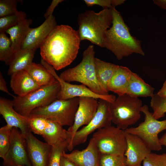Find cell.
Masks as SVG:
<instances>
[{
  "mask_svg": "<svg viewBox=\"0 0 166 166\" xmlns=\"http://www.w3.org/2000/svg\"><path fill=\"white\" fill-rule=\"evenodd\" d=\"M57 26L55 17L53 15L45 19L38 27L30 28L21 49L36 50L40 47L44 40Z\"/></svg>",
  "mask_w": 166,
  "mask_h": 166,
  "instance_id": "cell-16",
  "label": "cell"
},
{
  "mask_svg": "<svg viewBox=\"0 0 166 166\" xmlns=\"http://www.w3.org/2000/svg\"><path fill=\"white\" fill-rule=\"evenodd\" d=\"M25 136L32 166H47L52 146L38 139L30 131Z\"/></svg>",
  "mask_w": 166,
  "mask_h": 166,
  "instance_id": "cell-14",
  "label": "cell"
},
{
  "mask_svg": "<svg viewBox=\"0 0 166 166\" xmlns=\"http://www.w3.org/2000/svg\"><path fill=\"white\" fill-rule=\"evenodd\" d=\"M35 50L21 49L15 52L8 65V75L11 76L16 72L25 70L33 62Z\"/></svg>",
  "mask_w": 166,
  "mask_h": 166,
  "instance_id": "cell-24",
  "label": "cell"
},
{
  "mask_svg": "<svg viewBox=\"0 0 166 166\" xmlns=\"http://www.w3.org/2000/svg\"><path fill=\"white\" fill-rule=\"evenodd\" d=\"M78 105V97L67 100L57 99L49 105L34 109L29 117H42L62 126L70 127L73 124Z\"/></svg>",
  "mask_w": 166,
  "mask_h": 166,
  "instance_id": "cell-7",
  "label": "cell"
},
{
  "mask_svg": "<svg viewBox=\"0 0 166 166\" xmlns=\"http://www.w3.org/2000/svg\"><path fill=\"white\" fill-rule=\"evenodd\" d=\"M141 111L145 115L144 120L136 127L128 128L124 131L127 133L135 135L140 138L149 150L158 151L161 149L158 135L166 130V120L159 121L153 117L148 106H142Z\"/></svg>",
  "mask_w": 166,
  "mask_h": 166,
  "instance_id": "cell-8",
  "label": "cell"
},
{
  "mask_svg": "<svg viewBox=\"0 0 166 166\" xmlns=\"http://www.w3.org/2000/svg\"><path fill=\"white\" fill-rule=\"evenodd\" d=\"M143 166H166V153L158 154L151 152L143 161Z\"/></svg>",
  "mask_w": 166,
  "mask_h": 166,
  "instance_id": "cell-34",
  "label": "cell"
},
{
  "mask_svg": "<svg viewBox=\"0 0 166 166\" xmlns=\"http://www.w3.org/2000/svg\"><path fill=\"white\" fill-rule=\"evenodd\" d=\"M84 2L88 6L94 5L101 6L104 9H111L123 4L125 1L124 0H84Z\"/></svg>",
  "mask_w": 166,
  "mask_h": 166,
  "instance_id": "cell-36",
  "label": "cell"
},
{
  "mask_svg": "<svg viewBox=\"0 0 166 166\" xmlns=\"http://www.w3.org/2000/svg\"><path fill=\"white\" fill-rule=\"evenodd\" d=\"M42 64L59 83L60 89L57 95V99L67 100L77 97H88L103 99L112 103L116 98L115 96L112 94L104 95L96 93L82 84H72L66 82L57 75L55 69L52 65L45 61H43Z\"/></svg>",
  "mask_w": 166,
  "mask_h": 166,
  "instance_id": "cell-10",
  "label": "cell"
},
{
  "mask_svg": "<svg viewBox=\"0 0 166 166\" xmlns=\"http://www.w3.org/2000/svg\"><path fill=\"white\" fill-rule=\"evenodd\" d=\"M110 104V102L105 100L99 99L98 109L94 117L88 124L78 130L75 134L71 151L74 147L85 143L89 135L96 130L111 125Z\"/></svg>",
  "mask_w": 166,
  "mask_h": 166,
  "instance_id": "cell-11",
  "label": "cell"
},
{
  "mask_svg": "<svg viewBox=\"0 0 166 166\" xmlns=\"http://www.w3.org/2000/svg\"><path fill=\"white\" fill-rule=\"evenodd\" d=\"M68 141L52 146L47 166H60L61 156L64 152L68 150Z\"/></svg>",
  "mask_w": 166,
  "mask_h": 166,
  "instance_id": "cell-30",
  "label": "cell"
},
{
  "mask_svg": "<svg viewBox=\"0 0 166 166\" xmlns=\"http://www.w3.org/2000/svg\"><path fill=\"white\" fill-rule=\"evenodd\" d=\"M111 9L105 8L98 13L87 10L78 16L77 32L81 41L87 40L104 47L105 35L112 23Z\"/></svg>",
  "mask_w": 166,
  "mask_h": 166,
  "instance_id": "cell-3",
  "label": "cell"
},
{
  "mask_svg": "<svg viewBox=\"0 0 166 166\" xmlns=\"http://www.w3.org/2000/svg\"><path fill=\"white\" fill-rule=\"evenodd\" d=\"M154 3L160 8L166 10V0H155Z\"/></svg>",
  "mask_w": 166,
  "mask_h": 166,
  "instance_id": "cell-41",
  "label": "cell"
},
{
  "mask_svg": "<svg viewBox=\"0 0 166 166\" xmlns=\"http://www.w3.org/2000/svg\"><path fill=\"white\" fill-rule=\"evenodd\" d=\"M15 52L12 46L10 39L5 33H0V60L8 65Z\"/></svg>",
  "mask_w": 166,
  "mask_h": 166,
  "instance_id": "cell-27",
  "label": "cell"
},
{
  "mask_svg": "<svg viewBox=\"0 0 166 166\" xmlns=\"http://www.w3.org/2000/svg\"><path fill=\"white\" fill-rule=\"evenodd\" d=\"M24 12L18 11L16 13L0 18V33H5L8 29L17 25L26 18Z\"/></svg>",
  "mask_w": 166,
  "mask_h": 166,
  "instance_id": "cell-28",
  "label": "cell"
},
{
  "mask_svg": "<svg viewBox=\"0 0 166 166\" xmlns=\"http://www.w3.org/2000/svg\"><path fill=\"white\" fill-rule=\"evenodd\" d=\"M100 153L92 137L86 148L82 150H75L70 153L64 151L62 155L77 166H99Z\"/></svg>",
  "mask_w": 166,
  "mask_h": 166,
  "instance_id": "cell-17",
  "label": "cell"
},
{
  "mask_svg": "<svg viewBox=\"0 0 166 166\" xmlns=\"http://www.w3.org/2000/svg\"><path fill=\"white\" fill-rule=\"evenodd\" d=\"M150 104L154 118L158 120L164 116L166 113V97H160L154 94L151 97Z\"/></svg>",
  "mask_w": 166,
  "mask_h": 166,
  "instance_id": "cell-29",
  "label": "cell"
},
{
  "mask_svg": "<svg viewBox=\"0 0 166 166\" xmlns=\"http://www.w3.org/2000/svg\"><path fill=\"white\" fill-rule=\"evenodd\" d=\"M60 89V84L57 80L24 96H16L13 100L14 108L21 115L29 117L34 109L49 105L57 99Z\"/></svg>",
  "mask_w": 166,
  "mask_h": 166,
  "instance_id": "cell-6",
  "label": "cell"
},
{
  "mask_svg": "<svg viewBox=\"0 0 166 166\" xmlns=\"http://www.w3.org/2000/svg\"><path fill=\"white\" fill-rule=\"evenodd\" d=\"M98 99L91 97H79L78 106L73 125L67 130L69 144L68 150L71 151L73 137L79 128L88 124L95 116L98 109Z\"/></svg>",
  "mask_w": 166,
  "mask_h": 166,
  "instance_id": "cell-13",
  "label": "cell"
},
{
  "mask_svg": "<svg viewBox=\"0 0 166 166\" xmlns=\"http://www.w3.org/2000/svg\"><path fill=\"white\" fill-rule=\"evenodd\" d=\"M92 138L101 154L124 155L127 148L124 130L111 125L97 130Z\"/></svg>",
  "mask_w": 166,
  "mask_h": 166,
  "instance_id": "cell-9",
  "label": "cell"
},
{
  "mask_svg": "<svg viewBox=\"0 0 166 166\" xmlns=\"http://www.w3.org/2000/svg\"><path fill=\"white\" fill-rule=\"evenodd\" d=\"M154 88L146 83L136 73L132 72L125 94L138 97H152L154 94Z\"/></svg>",
  "mask_w": 166,
  "mask_h": 166,
  "instance_id": "cell-25",
  "label": "cell"
},
{
  "mask_svg": "<svg viewBox=\"0 0 166 166\" xmlns=\"http://www.w3.org/2000/svg\"><path fill=\"white\" fill-rule=\"evenodd\" d=\"M31 19H25L17 25L8 29L5 32L10 36L11 46L15 52L21 49L22 43L31 28Z\"/></svg>",
  "mask_w": 166,
  "mask_h": 166,
  "instance_id": "cell-22",
  "label": "cell"
},
{
  "mask_svg": "<svg viewBox=\"0 0 166 166\" xmlns=\"http://www.w3.org/2000/svg\"><path fill=\"white\" fill-rule=\"evenodd\" d=\"M26 118L30 131L35 134L42 136L47 125L48 120L41 117Z\"/></svg>",
  "mask_w": 166,
  "mask_h": 166,
  "instance_id": "cell-33",
  "label": "cell"
},
{
  "mask_svg": "<svg viewBox=\"0 0 166 166\" xmlns=\"http://www.w3.org/2000/svg\"><path fill=\"white\" fill-rule=\"evenodd\" d=\"M0 114L7 125L18 128L24 135L30 131L26 117L20 115L14 109L13 100L0 97Z\"/></svg>",
  "mask_w": 166,
  "mask_h": 166,
  "instance_id": "cell-18",
  "label": "cell"
},
{
  "mask_svg": "<svg viewBox=\"0 0 166 166\" xmlns=\"http://www.w3.org/2000/svg\"><path fill=\"white\" fill-rule=\"evenodd\" d=\"M127 148L124 155L127 166H141V164L151 152L143 141L137 136L125 132Z\"/></svg>",
  "mask_w": 166,
  "mask_h": 166,
  "instance_id": "cell-15",
  "label": "cell"
},
{
  "mask_svg": "<svg viewBox=\"0 0 166 166\" xmlns=\"http://www.w3.org/2000/svg\"><path fill=\"white\" fill-rule=\"evenodd\" d=\"M81 41L77 30L68 25H57L40 47L42 58L55 70L61 69L75 59Z\"/></svg>",
  "mask_w": 166,
  "mask_h": 166,
  "instance_id": "cell-1",
  "label": "cell"
},
{
  "mask_svg": "<svg viewBox=\"0 0 166 166\" xmlns=\"http://www.w3.org/2000/svg\"><path fill=\"white\" fill-rule=\"evenodd\" d=\"M42 136L52 146L65 141H68L69 144L67 130L57 123L49 120Z\"/></svg>",
  "mask_w": 166,
  "mask_h": 166,
  "instance_id": "cell-23",
  "label": "cell"
},
{
  "mask_svg": "<svg viewBox=\"0 0 166 166\" xmlns=\"http://www.w3.org/2000/svg\"><path fill=\"white\" fill-rule=\"evenodd\" d=\"M12 128L6 124L0 128V157L2 159L10 147Z\"/></svg>",
  "mask_w": 166,
  "mask_h": 166,
  "instance_id": "cell-31",
  "label": "cell"
},
{
  "mask_svg": "<svg viewBox=\"0 0 166 166\" xmlns=\"http://www.w3.org/2000/svg\"><path fill=\"white\" fill-rule=\"evenodd\" d=\"M99 166H127L124 155L101 154Z\"/></svg>",
  "mask_w": 166,
  "mask_h": 166,
  "instance_id": "cell-32",
  "label": "cell"
},
{
  "mask_svg": "<svg viewBox=\"0 0 166 166\" xmlns=\"http://www.w3.org/2000/svg\"><path fill=\"white\" fill-rule=\"evenodd\" d=\"M63 1L64 0H52L50 5L49 6L44 15L45 18L46 19L50 16L53 15L52 14L55 8L60 3Z\"/></svg>",
  "mask_w": 166,
  "mask_h": 166,
  "instance_id": "cell-37",
  "label": "cell"
},
{
  "mask_svg": "<svg viewBox=\"0 0 166 166\" xmlns=\"http://www.w3.org/2000/svg\"><path fill=\"white\" fill-rule=\"evenodd\" d=\"M159 141L161 145L166 146V133L159 139Z\"/></svg>",
  "mask_w": 166,
  "mask_h": 166,
  "instance_id": "cell-42",
  "label": "cell"
},
{
  "mask_svg": "<svg viewBox=\"0 0 166 166\" xmlns=\"http://www.w3.org/2000/svg\"><path fill=\"white\" fill-rule=\"evenodd\" d=\"M95 53L94 46L89 45L83 52L81 62L75 67L64 71L59 76L66 82H79L96 93L108 95L109 93L101 87L96 77Z\"/></svg>",
  "mask_w": 166,
  "mask_h": 166,
  "instance_id": "cell-4",
  "label": "cell"
},
{
  "mask_svg": "<svg viewBox=\"0 0 166 166\" xmlns=\"http://www.w3.org/2000/svg\"><path fill=\"white\" fill-rule=\"evenodd\" d=\"M3 160V166H32L25 136L17 128H12L10 147Z\"/></svg>",
  "mask_w": 166,
  "mask_h": 166,
  "instance_id": "cell-12",
  "label": "cell"
},
{
  "mask_svg": "<svg viewBox=\"0 0 166 166\" xmlns=\"http://www.w3.org/2000/svg\"><path fill=\"white\" fill-rule=\"evenodd\" d=\"M41 87L50 85L57 80L41 64L32 62L26 69Z\"/></svg>",
  "mask_w": 166,
  "mask_h": 166,
  "instance_id": "cell-26",
  "label": "cell"
},
{
  "mask_svg": "<svg viewBox=\"0 0 166 166\" xmlns=\"http://www.w3.org/2000/svg\"><path fill=\"white\" fill-rule=\"evenodd\" d=\"M0 90L1 91L4 92L12 96L14 98L16 97L11 94L9 91L7 89L6 81L1 72H0Z\"/></svg>",
  "mask_w": 166,
  "mask_h": 166,
  "instance_id": "cell-38",
  "label": "cell"
},
{
  "mask_svg": "<svg viewBox=\"0 0 166 166\" xmlns=\"http://www.w3.org/2000/svg\"><path fill=\"white\" fill-rule=\"evenodd\" d=\"M94 62L98 82L102 89L108 93V85L119 65L96 57H95Z\"/></svg>",
  "mask_w": 166,
  "mask_h": 166,
  "instance_id": "cell-21",
  "label": "cell"
},
{
  "mask_svg": "<svg viewBox=\"0 0 166 166\" xmlns=\"http://www.w3.org/2000/svg\"><path fill=\"white\" fill-rule=\"evenodd\" d=\"M132 72L127 67L119 65L109 83L108 91L113 92L118 96L125 94Z\"/></svg>",
  "mask_w": 166,
  "mask_h": 166,
  "instance_id": "cell-20",
  "label": "cell"
},
{
  "mask_svg": "<svg viewBox=\"0 0 166 166\" xmlns=\"http://www.w3.org/2000/svg\"><path fill=\"white\" fill-rule=\"evenodd\" d=\"M156 94L160 97H166V80L164 83L162 88Z\"/></svg>",
  "mask_w": 166,
  "mask_h": 166,
  "instance_id": "cell-40",
  "label": "cell"
},
{
  "mask_svg": "<svg viewBox=\"0 0 166 166\" xmlns=\"http://www.w3.org/2000/svg\"><path fill=\"white\" fill-rule=\"evenodd\" d=\"M111 9L112 25L105 33L104 47L111 51L119 60L134 53L144 56L141 41L131 35L129 28L115 7Z\"/></svg>",
  "mask_w": 166,
  "mask_h": 166,
  "instance_id": "cell-2",
  "label": "cell"
},
{
  "mask_svg": "<svg viewBox=\"0 0 166 166\" xmlns=\"http://www.w3.org/2000/svg\"><path fill=\"white\" fill-rule=\"evenodd\" d=\"M142 106V101L138 97L126 94L118 96L110 104L112 123L125 130L140 119Z\"/></svg>",
  "mask_w": 166,
  "mask_h": 166,
  "instance_id": "cell-5",
  "label": "cell"
},
{
  "mask_svg": "<svg viewBox=\"0 0 166 166\" xmlns=\"http://www.w3.org/2000/svg\"><path fill=\"white\" fill-rule=\"evenodd\" d=\"M60 166H77L73 162L62 155Z\"/></svg>",
  "mask_w": 166,
  "mask_h": 166,
  "instance_id": "cell-39",
  "label": "cell"
},
{
  "mask_svg": "<svg viewBox=\"0 0 166 166\" xmlns=\"http://www.w3.org/2000/svg\"><path fill=\"white\" fill-rule=\"evenodd\" d=\"M11 88L19 97H23L40 87L25 70L16 72L11 76Z\"/></svg>",
  "mask_w": 166,
  "mask_h": 166,
  "instance_id": "cell-19",
  "label": "cell"
},
{
  "mask_svg": "<svg viewBox=\"0 0 166 166\" xmlns=\"http://www.w3.org/2000/svg\"><path fill=\"white\" fill-rule=\"evenodd\" d=\"M16 0H0V17L15 14L18 11L17 9Z\"/></svg>",
  "mask_w": 166,
  "mask_h": 166,
  "instance_id": "cell-35",
  "label": "cell"
}]
</instances>
